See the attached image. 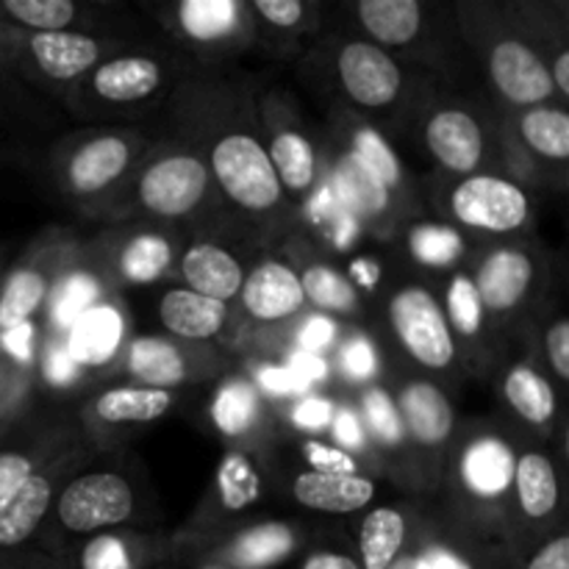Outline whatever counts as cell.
Returning <instances> with one entry per match:
<instances>
[{
	"label": "cell",
	"mask_w": 569,
	"mask_h": 569,
	"mask_svg": "<svg viewBox=\"0 0 569 569\" xmlns=\"http://www.w3.org/2000/svg\"><path fill=\"white\" fill-rule=\"evenodd\" d=\"M211 170L222 192L244 211H270L281 203L278 183L267 148L244 131L220 137L211 148Z\"/></svg>",
	"instance_id": "6da1fadb"
},
{
	"label": "cell",
	"mask_w": 569,
	"mask_h": 569,
	"mask_svg": "<svg viewBox=\"0 0 569 569\" xmlns=\"http://www.w3.org/2000/svg\"><path fill=\"white\" fill-rule=\"evenodd\" d=\"M389 322L400 345L417 365L445 370L456 359L453 331L448 328L442 306L420 283H409L389 300Z\"/></svg>",
	"instance_id": "7a4b0ae2"
},
{
	"label": "cell",
	"mask_w": 569,
	"mask_h": 569,
	"mask_svg": "<svg viewBox=\"0 0 569 569\" xmlns=\"http://www.w3.org/2000/svg\"><path fill=\"white\" fill-rule=\"evenodd\" d=\"M450 211L467 228L511 233L531 217V198L515 181L489 172H472L450 194Z\"/></svg>",
	"instance_id": "3957f363"
},
{
	"label": "cell",
	"mask_w": 569,
	"mask_h": 569,
	"mask_svg": "<svg viewBox=\"0 0 569 569\" xmlns=\"http://www.w3.org/2000/svg\"><path fill=\"white\" fill-rule=\"evenodd\" d=\"M133 515V489L117 472H83L59 498V522L70 533L122 526Z\"/></svg>",
	"instance_id": "277c9868"
},
{
	"label": "cell",
	"mask_w": 569,
	"mask_h": 569,
	"mask_svg": "<svg viewBox=\"0 0 569 569\" xmlns=\"http://www.w3.org/2000/svg\"><path fill=\"white\" fill-rule=\"evenodd\" d=\"M209 192V167L189 153H172L153 161L139 178V203L156 217L178 220L203 203Z\"/></svg>",
	"instance_id": "5b68a950"
},
{
	"label": "cell",
	"mask_w": 569,
	"mask_h": 569,
	"mask_svg": "<svg viewBox=\"0 0 569 569\" xmlns=\"http://www.w3.org/2000/svg\"><path fill=\"white\" fill-rule=\"evenodd\" d=\"M337 76L348 98L361 109H387L403 89L398 61L378 44L359 39L339 50Z\"/></svg>",
	"instance_id": "8992f818"
},
{
	"label": "cell",
	"mask_w": 569,
	"mask_h": 569,
	"mask_svg": "<svg viewBox=\"0 0 569 569\" xmlns=\"http://www.w3.org/2000/svg\"><path fill=\"white\" fill-rule=\"evenodd\" d=\"M495 89L515 106H542L553 89L550 67L520 39H500L489 53Z\"/></svg>",
	"instance_id": "52a82bcc"
},
{
	"label": "cell",
	"mask_w": 569,
	"mask_h": 569,
	"mask_svg": "<svg viewBox=\"0 0 569 569\" xmlns=\"http://www.w3.org/2000/svg\"><path fill=\"white\" fill-rule=\"evenodd\" d=\"M244 311L256 322H281L303 309V287L300 276L283 261H261L253 267L239 289Z\"/></svg>",
	"instance_id": "ba28073f"
},
{
	"label": "cell",
	"mask_w": 569,
	"mask_h": 569,
	"mask_svg": "<svg viewBox=\"0 0 569 569\" xmlns=\"http://www.w3.org/2000/svg\"><path fill=\"white\" fill-rule=\"evenodd\" d=\"M426 144L445 170L459 176H472L483 159V131L465 109L437 111L426 126Z\"/></svg>",
	"instance_id": "9c48e42d"
},
{
	"label": "cell",
	"mask_w": 569,
	"mask_h": 569,
	"mask_svg": "<svg viewBox=\"0 0 569 569\" xmlns=\"http://www.w3.org/2000/svg\"><path fill=\"white\" fill-rule=\"evenodd\" d=\"M517 456L506 439L478 437L459 456V481L476 500H500L511 492Z\"/></svg>",
	"instance_id": "30bf717a"
},
{
	"label": "cell",
	"mask_w": 569,
	"mask_h": 569,
	"mask_svg": "<svg viewBox=\"0 0 569 569\" xmlns=\"http://www.w3.org/2000/svg\"><path fill=\"white\" fill-rule=\"evenodd\" d=\"M476 289L483 311L509 315L526 300L533 283V261L522 250L503 248L483 259L476 272Z\"/></svg>",
	"instance_id": "8fae6325"
},
{
	"label": "cell",
	"mask_w": 569,
	"mask_h": 569,
	"mask_svg": "<svg viewBox=\"0 0 569 569\" xmlns=\"http://www.w3.org/2000/svg\"><path fill=\"white\" fill-rule=\"evenodd\" d=\"M298 550V533L283 522H261L237 533L211 553V565L222 569H272Z\"/></svg>",
	"instance_id": "7c38bea8"
},
{
	"label": "cell",
	"mask_w": 569,
	"mask_h": 569,
	"mask_svg": "<svg viewBox=\"0 0 569 569\" xmlns=\"http://www.w3.org/2000/svg\"><path fill=\"white\" fill-rule=\"evenodd\" d=\"M395 403H398L406 433H409L417 445L431 450L448 445L456 426V415L448 395H445L437 383H406L403 392H400V398L395 400Z\"/></svg>",
	"instance_id": "4fadbf2b"
},
{
	"label": "cell",
	"mask_w": 569,
	"mask_h": 569,
	"mask_svg": "<svg viewBox=\"0 0 569 569\" xmlns=\"http://www.w3.org/2000/svg\"><path fill=\"white\" fill-rule=\"evenodd\" d=\"M181 276L187 281V289L217 300V303H228L237 298L244 281L237 256L214 242H194L192 248H187L181 259Z\"/></svg>",
	"instance_id": "5bb4252c"
},
{
	"label": "cell",
	"mask_w": 569,
	"mask_h": 569,
	"mask_svg": "<svg viewBox=\"0 0 569 569\" xmlns=\"http://www.w3.org/2000/svg\"><path fill=\"white\" fill-rule=\"evenodd\" d=\"M292 495L303 509L322 515H353L376 498V483L365 476H326L300 472L292 481Z\"/></svg>",
	"instance_id": "9a60e30c"
},
{
	"label": "cell",
	"mask_w": 569,
	"mask_h": 569,
	"mask_svg": "<svg viewBox=\"0 0 569 569\" xmlns=\"http://www.w3.org/2000/svg\"><path fill=\"white\" fill-rule=\"evenodd\" d=\"M126 339V317L114 306H92L67 331L64 350L78 367H103L120 353Z\"/></svg>",
	"instance_id": "2e32d148"
},
{
	"label": "cell",
	"mask_w": 569,
	"mask_h": 569,
	"mask_svg": "<svg viewBox=\"0 0 569 569\" xmlns=\"http://www.w3.org/2000/svg\"><path fill=\"white\" fill-rule=\"evenodd\" d=\"M131 161V144L122 137H94L72 153L67 164V183L76 194H98L126 172Z\"/></svg>",
	"instance_id": "e0dca14e"
},
{
	"label": "cell",
	"mask_w": 569,
	"mask_h": 569,
	"mask_svg": "<svg viewBox=\"0 0 569 569\" xmlns=\"http://www.w3.org/2000/svg\"><path fill=\"white\" fill-rule=\"evenodd\" d=\"M159 320L172 337L206 342L222 331L228 320V306L203 298L192 289H170L159 303Z\"/></svg>",
	"instance_id": "ac0fdd59"
},
{
	"label": "cell",
	"mask_w": 569,
	"mask_h": 569,
	"mask_svg": "<svg viewBox=\"0 0 569 569\" xmlns=\"http://www.w3.org/2000/svg\"><path fill=\"white\" fill-rule=\"evenodd\" d=\"M53 500V483L48 476L33 472L3 506H0V553L17 550L39 531Z\"/></svg>",
	"instance_id": "d6986e66"
},
{
	"label": "cell",
	"mask_w": 569,
	"mask_h": 569,
	"mask_svg": "<svg viewBox=\"0 0 569 569\" xmlns=\"http://www.w3.org/2000/svg\"><path fill=\"white\" fill-rule=\"evenodd\" d=\"M28 53L44 76L56 78V81H70L98 64L100 44L83 33H33L28 39Z\"/></svg>",
	"instance_id": "ffe728a7"
},
{
	"label": "cell",
	"mask_w": 569,
	"mask_h": 569,
	"mask_svg": "<svg viewBox=\"0 0 569 569\" xmlns=\"http://www.w3.org/2000/svg\"><path fill=\"white\" fill-rule=\"evenodd\" d=\"M128 372L139 387L172 392L189 381V359L178 345L161 337H137L128 345Z\"/></svg>",
	"instance_id": "44dd1931"
},
{
	"label": "cell",
	"mask_w": 569,
	"mask_h": 569,
	"mask_svg": "<svg viewBox=\"0 0 569 569\" xmlns=\"http://www.w3.org/2000/svg\"><path fill=\"white\" fill-rule=\"evenodd\" d=\"M94 92L111 103H137L161 87V64L148 56H122L100 64L92 76Z\"/></svg>",
	"instance_id": "7402d4cb"
},
{
	"label": "cell",
	"mask_w": 569,
	"mask_h": 569,
	"mask_svg": "<svg viewBox=\"0 0 569 569\" xmlns=\"http://www.w3.org/2000/svg\"><path fill=\"white\" fill-rule=\"evenodd\" d=\"M511 489H515L517 503L528 520H545L559 509V476L548 456L522 453L515 465Z\"/></svg>",
	"instance_id": "603a6c76"
},
{
	"label": "cell",
	"mask_w": 569,
	"mask_h": 569,
	"mask_svg": "<svg viewBox=\"0 0 569 569\" xmlns=\"http://www.w3.org/2000/svg\"><path fill=\"white\" fill-rule=\"evenodd\" d=\"M409 522L392 506H378L361 520L359 565L361 569H389L406 550Z\"/></svg>",
	"instance_id": "cb8c5ba5"
},
{
	"label": "cell",
	"mask_w": 569,
	"mask_h": 569,
	"mask_svg": "<svg viewBox=\"0 0 569 569\" xmlns=\"http://www.w3.org/2000/svg\"><path fill=\"white\" fill-rule=\"evenodd\" d=\"M209 415L222 437H248L261 422V395L256 392L253 381L244 376H231L214 389Z\"/></svg>",
	"instance_id": "d4e9b609"
},
{
	"label": "cell",
	"mask_w": 569,
	"mask_h": 569,
	"mask_svg": "<svg viewBox=\"0 0 569 569\" xmlns=\"http://www.w3.org/2000/svg\"><path fill=\"white\" fill-rule=\"evenodd\" d=\"M331 189L337 194V203L356 220L383 214L392 200V192L378 178H372L350 153H345L333 167Z\"/></svg>",
	"instance_id": "484cf974"
},
{
	"label": "cell",
	"mask_w": 569,
	"mask_h": 569,
	"mask_svg": "<svg viewBox=\"0 0 569 569\" xmlns=\"http://www.w3.org/2000/svg\"><path fill=\"white\" fill-rule=\"evenodd\" d=\"M176 395L167 389L148 387H114L106 389L94 398V417L109 426H126V422H153L170 411Z\"/></svg>",
	"instance_id": "4316f807"
},
{
	"label": "cell",
	"mask_w": 569,
	"mask_h": 569,
	"mask_svg": "<svg viewBox=\"0 0 569 569\" xmlns=\"http://www.w3.org/2000/svg\"><path fill=\"white\" fill-rule=\"evenodd\" d=\"M244 6L239 0H181L176 6L178 28L192 42H222L239 31Z\"/></svg>",
	"instance_id": "83f0119b"
},
{
	"label": "cell",
	"mask_w": 569,
	"mask_h": 569,
	"mask_svg": "<svg viewBox=\"0 0 569 569\" xmlns=\"http://www.w3.org/2000/svg\"><path fill=\"white\" fill-rule=\"evenodd\" d=\"M359 20L376 42L403 48L422 28V6L417 0H361Z\"/></svg>",
	"instance_id": "f1b7e54d"
},
{
	"label": "cell",
	"mask_w": 569,
	"mask_h": 569,
	"mask_svg": "<svg viewBox=\"0 0 569 569\" xmlns=\"http://www.w3.org/2000/svg\"><path fill=\"white\" fill-rule=\"evenodd\" d=\"M506 403L517 411L531 426L545 428L556 417V389L545 376H539L533 367L517 365L503 378Z\"/></svg>",
	"instance_id": "f546056e"
},
{
	"label": "cell",
	"mask_w": 569,
	"mask_h": 569,
	"mask_svg": "<svg viewBox=\"0 0 569 569\" xmlns=\"http://www.w3.org/2000/svg\"><path fill=\"white\" fill-rule=\"evenodd\" d=\"M281 189L295 194L309 192L317 183V153L315 144L298 131H278L272 133V142L267 148Z\"/></svg>",
	"instance_id": "4dcf8cb0"
},
{
	"label": "cell",
	"mask_w": 569,
	"mask_h": 569,
	"mask_svg": "<svg viewBox=\"0 0 569 569\" xmlns=\"http://www.w3.org/2000/svg\"><path fill=\"white\" fill-rule=\"evenodd\" d=\"M48 278L33 267H20L9 272L0 289V333L22 326L39 311L48 298Z\"/></svg>",
	"instance_id": "1f68e13d"
},
{
	"label": "cell",
	"mask_w": 569,
	"mask_h": 569,
	"mask_svg": "<svg viewBox=\"0 0 569 569\" xmlns=\"http://www.w3.org/2000/svg\"><path fill=\"white\" fill-rule=\"evenodd\" d=\"M520 137L542 159L565 161L569 156V114L559 106H533L520 117Z\"/></svg>",
	"instance_id": "d6a6232c"
},
{
	"label": "cell",
	"mask_w": 569,
	"mask_h": 569,
	"mask_svg": "<svg viewBox=\"0 0 569 569\" xmlns=\"http://www.w3.org/2000/svg\"><path fill=\"white\" fill-rule=\"evenodd\" d=\"M150 565V550L133 537L122 533H98L78 553V569H144Z\"/></svg>",
	"instance_id": "836d02e7"
},
{
	"label": "cell",
	"mask_w": 569,
	"mask_h": 569,
	"mask_svg": "<svg viewBox=\"0 0 569 569\" xmlns=\"http://www.w3.org/2000/svg\"><path fill=\"white\" fill-rule=\"evenodd\" d=\"M217 500L226 511H242L261 498V476L256 472L253 461L244 453L233 450L217 467Z\"/></svg>",
	"instance_id": "e575fe53"
},
{
	"label": "cell",
	"mask_w": 569,
	"mask_h": 569,
	"mask_svg": "<svg viewBox=\"0 0 569 569\" xmlns=\"http://www.w3.org/2000/svg\"><path fill=\"white\" fill-rule=\"evenodd\" d=\"M172 244L159 233L133 237L120 253V276L128 283H153L170 270Z\"/></svg>",
	"instance_id": "d590c367"
},
{
	"label": "cell",
	"mask_w": 569,
	"mask_h": 569,
	"mask_svg": "<svg viewBox=\"0 0 569 569\" xmlns=\"http://www.w3.org/2000/svg\"><path fill=\"white\" fill-rule=\"evenodd\" d=\"M465 237L456 228L439 226V222H422L409 231V253L422 267L448 270L465 256Z\"/></svg>",
	"instance_id": "8d00e7d4"
},
{
	"label": "cell",
	"mask_w": 569,
	"mask_h": 569,
	"mask_svg": "<svg viewBox=\"0 0 569 569\" xmlns=\"http://www.w3.org/2000/svg\"><path fill=\"white\" fill-rule=\"evenodd\" d=\"M300 287H303V298L322 311H331V315H353L359 309L353 283L328 264L306 267L303 278H300Z\"/></svg>",
	"instance_id": "74e56055"
},
{
	"label": "cell",
	"mask_w": 569,
	"mask_h": 569,
	"mask_svg": "<svg viewBox=\"0 0 569 569\" xmlns=\"http://www.w3.org/2000/svg\"><path fill=\"white\" fill-rule=\"evenodd\" d=\"M350 156H353L372 178H378L389 192L403 183V167H400L398 153H395L392 144H389L376 128H356L353 137H350Z\"/></svg>",
	"instance_id": "f35d334b"
},
{
	"label": "cell",
	"mask_w": 569,
	"mask_h": 569,
	"mask_svg": "<svg viewBox=\"0 0 569 569\" xmlns=\"http://www.w3.org/2000/svg\"><path fill=\"white\" fill-rule=\"evenodd\" d=\"M100 283L89 272H70L50 295V320L59 331H70L92 306H98Z\"/></svg>",
	"instance_id": "ab89813d"
},
{
	"label": "cell",
	"mask_w": 569,
	"mask_h": 569,
	"mask_svg": "<svg viewBox=\"0 0 569 569\" xmlns=\"http://www.w3.org/2000/svg\"><path fill=\"white\" fill-rule=\"evenodd\" d=\"M0 14L33 33H53L72 26L78 6L72 0H3Z\"/></svg>",
	"instance_id": "60d3db41"
},
{
	"label": "cell",
	"mask_w": 569,
	"mask_h": 569,
	"mask_svg": "<svg viewBox=\"0 0 569 569\" xmlns=\"http://www.w3.org/2000/svg\"><path fill=\"white\" fill-rule=\"evenodd\" d=\"M361 417H365V431L383 448H400L406 439L403 420H400L398 403L392 395L381 387H370L361 395Z\"/></svg>",
	"instance_id": "b9f144b4"
},
{
	"label": "cell",
	"mask_w": 569,
	"mask_h": 569,
	"mask_svg": "<svg viewBox=\"0 0 569 569\" xmlns=\"http://www.w3.org/2000/svg\"><path fill=\"white\" fill-rule=\"evenodd\" d=\"M445 320H448L450 331L461 333V337L472 339L483 331V306L481 298H478V289L472 276H453L450 281L448 295H445Z\"/></svg>",
	"instance_id": "7bdbcfd3"
},
{
	"label": "cell",
	"mask_w": 569,
	"mask_h": 569,
	"mask_svg": "<svg viewBox=\"0 0 569 569\" xmlns=\"http://www.w3.org/2000/svg\"><path fill=\"white\" fill-rule=\"evenodd\" d=\"M339 367L350 381H370L378 372V350L370 337L365 333H353L348 342L339 350Z\"/></svg>",
	"instance_id": "ee69618b"
},
{
	"label": "cell",
	"mask_w": 569,
	"mask_h": 569,
	"mask_svg": "<svg viewBox=\"0 0 569 569\" xmlns=\"http://www.w3.org/2000/svg\"><path fill=\"white\" fill-rule=\"evenodd\" d=\"M303 459L311 472H326V476H359V461L356 456L345 453L337 445L320 442V439H306Z\"/></svg>",
	"instance_id": "f6af8a7d"
},
{
	"label": "cell",
	"mask_w": 569,
	"mask_h": 569,
	"mask_svg": "<svg viewBox=\"0 0 569 569\" xmlns=\"http://www.w3.org/2000/svg\"><path fill=\"white\" fill-rule=\"evenodd\" d=\"M256 392H264L270 398H303L309 395V383L300 381L287 365H261L253 376Z\"/></svg>",
	"instance_id": "bcb514c9"
},
{
	"label": "cell",
	"mask_w": 569,
	"mask_h": 569,
	"mask_svg": "<svg viewBox=\"0 0 569 569\" xmlns=\"http://www.w3.org/2000/svg\"><path fill=\"white\" fill-rule=\"evenodd\" d=\"M333 411L337 406L326 395H303L292 409V426L303 433H320L331 428Z\"/></svg>",
	"instance_id": "7dc6e473"
},
{
	"label": "cell",
	"mask_w": 569,
	"mask_h": 569,
	"mask_svg": "<svg viewBox=\"0 0 569 569\" xmlns=\"http://www.w3.org/2000/svg\"><path fill=\"white\" fill-rule=\"evenodd\" d=\"M37 472L31 456L20 453V450H3L0 453V506Z\"/></svg>",
	"instance_id": "c3c4849f"
},
{
	"label": "cell",
	"mask_w": 569,
	"mask_h": 569,
	"mask_svg": "<svg viewBox=\"0 0 569 569\" xmlns=\"http://www.w3.org/2000/svg\"><path fill=\"white\" fill-rule=\"evenodd\" d=\"M337 333H339L337 322H333L328 315L306 317L303 326L298 328V350L320 356L322 350H328L333 342H337Z\"/></svg>",
	"instance_id": "681fc988"
},
{
	"label": "cell",
	"mask_w": 569,
	"mask_h": 569,
	"mask_svg": "<svg viewBox=\"0 0 569 569\" xmlns=\"http://www.w3.org/2000/svg\"><path fill=\"white\" fill-rule=\"evenodd\" d=\"M331 433L337 439V448H342L345 453L353 456L356 450L367 448V431L361 417L353 409H337L331 420Z\"/></svg>",
	"instance_id": "f907efd6"
},
{
	"label": "cell",
	"mask_w": 569,
	"mask_h": 569,
	"mask_svg": "<svg viewBox=\"0 0 569 569\" xmlns=\"http://www.w3.org/2000/svg\"><path fill=\"white\" fill-rule=\"evenodd\" d=\"M81 367L70 359V353L64 350V342H50L44 350L42 359V376L50 387H70L78 378Z\"/></svg>",
	"instance_id": "816d5d0a"
},
{
	"label": "cell",
	"mask_w": 569,
	"mask_h": 569,
	"mask_svg": "<svg viewBox=\"0 0 569 569\" xmlns=\"http://www.w3.org/2000/svg\"><path fill=\"white\" fill-rule=\"evenodd\" d=\"M253 11L264 17L276 28H295L300 26L306 14V6L300 0H256Z\"/></svg>",
	"instance_id": "f5cc1de1"
},
{
	"label": "cell",
	"mask_w": 569,
	"mask_h": 569,
	"mask_svg": "<svg viewBox=\"0 0 569 569\" xmlns=\"http://www.w3.org/2000/svg\"><path fill=\"white\" fill-rule=\"evenodd\" d=\"M545 350L548 361L561 381H569V326L567 320H556L545 333Z\"/></svg>",
	"instance_id": "db71d44e"
},
{
	"label": "cell",
	"mask_w": 569,
	"mask_h": 569,
	"mask_svg": "<svg viewBox=\"0 0 569 569\" xmlns=\"http://www.w3.org/2000/svg\"><path fill=\"white\" fill-rule=\"evenodd\" d=\"M520 569H569V537L559 533V537L548 539L539 545L531 553V559L522 561Z\"/></svg>",
	"instance_id": "11a10c76"
},
{
	"label": "cell",
	"mask_w": 569,
	"mask_h": 569,
	"mask_svg": "<svg viewBox=\"0 0 569 569\" xmlns=\"http://www.w3.org/2000/svg\"><path fill=\"white\" fill-rule=\"evenodd\" d=\"M33 337H37V328L33 322H22V326L11 328V331L0 333V348L9 356H14L17 361H31L33 356Z\"/></svg>",
	"instance_id": "9f6ffc18"
},
{
	"label": "cell",
	"mask_w": 569,
	"mask_h": 569,
	"mask_svg": "<svg viewBox=\"0 0 569 569\" xmlns=\"http://www.w3.org/2000/svg\"><path fill=\"white\" fill-rule=\"evenodd\" d=\"M287 367L300 378V381L309 383V387H315V383L326 381L328 378V361L322 359V356L303 353V350H295V353L289 356Z\"/></svg>",
	"instance_id": "6f0895ef"
},
{
	"label": "cell",
	"mask_w": 569,
	"mask_h": 569,
	"mask_svg": "<svg viewBox=\"0 0 569 569\" xmlns=\"http://www.w3.org/2000/svg\"><path fill=\"white\" fill-rule=\"evenodd\" d=\"M339 209H342V206L337 203V194H333L331 183H326V187L317 189V194L311 198L306 214H309L311 222H317V226H328V222L339 214Z\"/></svg>",
	"instance_id": "680465c9"
},
{
	"label": "cell",
	"mask_w": 569,
	"mask_h": 569,
	"mask_svg": "<svg viewBox=\"0 0 569 569\" xmlns=\"http://www.w3.org/2000/svg\"><path fill=\"white\" fill-rule=\"evenodd\" d=\"M300 569H361L359 559L339 550H311Z\"/></svg>",
	"instance_id": "91938a15"
},
{
	"label": "cell",
	"mask_w": 569,
	"mask_h": 569,
	"mask_svg": "<svg viewBox=\"0 0 569 569\" xmlns=\"http://www.w3.org/2000/svg\"><path fill=\"white\" fill-rule=\"evenodd\" d=\"M348 281L353 283V289L356 287H361V289H376V283H378V278H381V267H378V261H372V259H356L353 264L348 267Z\"/></svg>",
	"instance_id": "94428289"
},
{
	"label": "cell",
	"mask_w": 569,
	"mask_h": 569,
	"mask_svg": "<svg viewBox=\"0 0 569 569\" xmlns=\"http://www.w3.org/2000/svg\"><path fill=\"white\" fill-rule=\"evenodd\" d=\"M328 231H331L333 242H337L339 248H348V244L353 242L356 233H359V220H356L353 214H348L345 209H339V214L328 222Z\"/></svg>",
	"instance_id": "6125c7cd"
},
{
	"label": "cell",
	"mask_w": 569,
	"mask_h": 569,
	"mask_svg": "<svg viewBox=\"0 0 569 569\" xmlns=\"http://www.w3.org/2000/svg\"><path fill=\"white\" fill-rule=\"evenodd\" d=\"M550 78H553L556 92L569 94V53L567 50H561V53L556 56L553 67H550Z\"/></svg>",
	"instance_id": "be15d7a7"
},
{
	"label": "cell",
	"mask_w": 569,
	"mask_h": 569,
	"mask_svg": "<svg viewBox=\"0 0 569 569\" xmlns=\"http://www.w3.org/2000/svg\"><path fill=\"white\" fill-rule=\"evenodd\" d=\"M200 569H222V567H214V565H206V567H200Z\"/></svg>",
	"instance_id": "e7e4bbea"
}]
</instances>
